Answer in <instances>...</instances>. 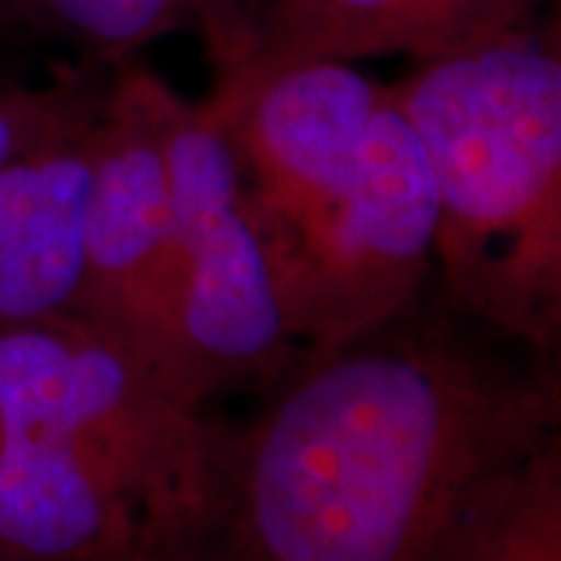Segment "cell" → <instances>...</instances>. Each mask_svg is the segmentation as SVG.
Segmentation results:
<instances>
[{"label": "cell", "instance_id": "cell-1", "mask_svg": "<svg viewBox=\"0 0 561 561\" xmlns=\"http://www.w3.org/2000/svg\"><path fill=\"white\" fill-rule=\"evenodd\" d=\"M561 359L431 287L302 353L228 431L216 530L241 561H456L561 437Z\"/></svg>", "mask_w": 561, "mask_h": 561}, {"label": "cell", "instance_id": "cell-2", "mask_svg": "<svg viewBox=\"0 0 561 561\" xmlns=\"http://www.w3.org/2000/svg\"><path fill=\"white\" fill-rule=\"evenodd\" d=\"M297 353L400 316L434 280V184L393 88L353 62L216 69L206 94Z\"/></svg>", "mask_w": 561, "mask_h": 561}, {"label": "cell", "instance_id": "cell-3", "mask_svg": "<svg viewBox=\"0 0 561 561\" xmlns=\"http://www.w3.org/2000/svg\"><path fill=\"white\" fill-rule=\"evenodd\" d=\"M228 427L72 312L0 331V561L213 530Z\"/></svg>", "mask_w": 561, "mask_h": 561}, {"label": "cell", "instance_id": "cell-4", "mask_svg": "<svg viewBox=\"0 0 561 561\" xmlns=\"http://www.w3.org/2000/svg\"><path fill=\"white\" fill-rule=\"evenodd\" d=\"M434 184V284L502 337L561 356L559 20L393 81Z\"/></svg>", "mask_w": 561, "mask_h": 561}, {"label": "cell", "instance_id": "cell-5", "mask_svg": "<svg viewBox=\"0 0 561 561\" xmlns=\"http://www.w3.org/2000/svg\"><path fill=\"white\" fill-rule=\"evenodd\" d=\"M162 157L181 262V341L191 397L265 387L300 359L243 203L234 150L216 110L162 91Z\"/></svg>", "mask_w": 561, "mask_h": 561}, {"label": "cell", "instance_id": "cell-6", "mask_svg": "<svg viewBox=\"0 0 561 561\" xmlns=\"http://www.w3.org/2000/svg\"><path fill=\"white\" fill-rule=\"evenodd\" d=\"M165 84L138 60L110 69L94 140L79 290L69 312L184 400L197 402L184 365L181 262L162 157Z\"/></svg>", "mask_w": 561, "mask_h": 561}, {"label": "cell", "instance_id": "cell-7", "mask_svg": "<svg viewBox=\"0 0 561 561\" xmlns=\"http://www.w3.org/2000/svg\"><path fill=\"white\" fill-rule=\"evenodd\" d=\"M556 0H272L253 66L449 57L542 20Z\"/></svg>", "mask_w": 561, "mask_h": 561}, {"label": "cell", "instance_id": "cell-8", "mask_svg": "<svg viewBox=\"0 0 561 561\" xmlns=\"http://www.w3.org/2000/svg\"><path fill=\"white\" fill-rule=\"evenodd\" d=\"M98 119L0 165V331L72 309Z\"/></svg>", "mask_w": 561, "mask_h": 561}, {"label": "cell", "instance_id": "cell-9", "mask_svg": "<svg viewBox=\"0 0 561 561\" xmlns=\"http://www.w3.org/2000/svg\"><path fill=\"white\" fill-rule=\"evenodd\" d=\"M101 66L135 60L140 47L191 32L216 69L238 62L260 32V0H7Z\"/></svg>", "mask_w": 561, "mask_h": 561}, {"label": "cell", "instance_id": "cell-10", "mask_svg": "<svg viewBox=\"0 0 561 561\" xmlns=\"http://www.w3.org/2000/svg\"><path fill=\"white\" fill-rule=\"evenodd\" d=\"M456 561H561V437L512 478Z\"/></svg>", "mask_w": 561, "mask_h": 561}, {"label": "cell", "instance_id": "cell-11", "mask_svg": "<svg viewBox=\"0 0 561 561\" xmlns=\"http://www.w3.org/2000/svg\"><path fill=\"white\" fill-rule=\"evenodd\" d=\"M110 69H76L47 84L0 76V165L60 140L98 119Z\"/></svg>", "mask_w": 561, "mask_h": 561}, {"label": "cell", "instance_id": "cell-12", "mask_svg": "<svg viewBox=\"0 0 561 561\" xmlns=\"http://www.w3.org/2000/svg\"><path fill=\"white\" fill-rule=\"evenodd\" d=\"M131 561H241L231 546L221 540L219 530H201V534H187L179 540H162L153 546L135 549Z\"/></svg>", "mask_w": 561, "mask_h": 561}, {"label": "cell", "instance_id": "cell-13", "mask_svg": "<svg viewBox=\"0 0 561 561\" xmlns=\"http://www.w3.org/2000/svg\"><path fill=\"white\" fill-rule=\"evenodd\" d=\"M3 7H10V3H7V0H0V10H3Z\"/></svg>", "mask_w": 561, "mask_h": 561}, {"label": "cell", "instance_id": "cell-14", "mask_svg": "<svg viewBox=\"0 0 561 561\" xmlns=\"http://www.w3.org/2000/svg\"><path fill=\"white\" fill-rule=\"evenodd\" d=\"M116 561H131V559H116Z\"/></svg>", "mask_w": 561, "mask_h": 561}]
</instances>
